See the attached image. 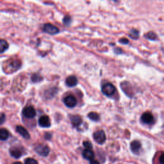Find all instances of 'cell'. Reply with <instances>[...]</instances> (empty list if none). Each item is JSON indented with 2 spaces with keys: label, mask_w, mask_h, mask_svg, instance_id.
Wrapping results in <instances>:
<instances>
[{
  "label": "cell",
  "mask_w": 164,
  "mask_h": 164,
  "mask_svg": "<svg viewBox=\"0 0 164 164\" xmlns=\"http://www.w3.org/2000/svg\"><path fill=\"white\" fill-rule=\"evenodd\" d=\"M102 91L103 94H105L107 96L110 97L115 94L116 91V89L112 83H108L103 85Z\"/></svg>",
  "instance_id": "obj_1"
},
{
  "label": "cell",
  "mask_w": 164,
  "mask_h": 164,
  "mask_svg": "<svg viewBox=\"0 0 164 164\" xmlns=\"http://www.w3.org/2000/svg\"><path fill=\"white\" fill-rule=\"evenodd\" d=\"M35 150L36 151V152L38 154L41 156H42V157H46L49 153V147L47 146L42 144L37 145L35 147Z\"/></svg>",
  "instance_id": "obj_2"
},
{
  "label": "cell",
  "mask_w": 164,
  "mask_h": 164,
  "mask_svg": "<svg viewBox=\"0 0 164 164\" xmlns=\"http://www.w3.org/2000/svg\"><path fill=\"white\" fill-rule=\"evenodd\" d=\"M94 139L96 142L99 144H103L106 141V135L103 130H99L96 132L94 133Z\"/></svg>",
  "instance_id": "obj_3"
},
{
  "label": "cell",
  "mask_w": 164,
  "mask_h": 164,
  "mask_svg": "<svg viewBox=\"0 0 164 164\" xmlns=\"http://www.w3.org/2000/svg\"><path fill=\"white\" fill-rule=\"evenodd\" d=\"M64 103L69 108H73L77 104V100L72 95H68L64 99Z\"/></svg>",
  "instance_id": "obj_4"
},
{
  "label": "cell",
  "mask_w": 164,
  "mask_h": 164,
  "mask_svg": "<svg viewBox=\"0 0 164 164\" xmlns=\"http://www.w3.org/2000/svg\"><path fill=\"white\" fill-rule=\"evenodd\" d=\"M44 31L50 35H55L59 32V29L54 25L47 23L44 25Z\"/></svg>",
  "instance_id": "obj_5"
},
{
  "label": "cell",
  "mask_w": 164,
  "mask_h": 164,
  "mask_svg": "<svg viewBox=\"0 0 164 164\" xmlns=\"http://www.w3.org/2000/svg\"><path fill=\"white\" fill-rule=\"evenodd\" d=\"M22 114L28 119H32L35 116L36 112L33 107H27L23 109Z\"/></svg>",
  "instance_id": "obj_6"
},
{
  "label": "cell",
  "mask_w": 164,
  "mask_h": 164,
  "mask_svg": "<svg viewBox=\"0 0 164 164\" xmlns=\"http://www.w3.org/2000/svg\"><path fill=\"white\" fill-rule=\"evenodd\" d=\"M141 121L147 124H152L154 122V117L150 112H145L141 116Z\"/></svg>",
  "instance_id": "obj_7"
},
{
  "label": "cell",
  "mask_w": 164,
  "mask_h": 164,
  "mask_svg": "<svg viewBox=\"0 0 164 164\" xmlns=\"http://www.w3.org/2000/svg\"><path fill=\"white\" fill-rule=\"evenodd\" d=\"M24 153V151L22 150L19 147H13L10 149V155L16 158H20Z\"/></svg>",
  "instance_id": "obj_8"
},
{
  "label": "cell",
  "mask_w": 164,
  "mask_h": 164,
  "mask_svg": "<svg viewBox=\"0 0 164 164\" xmlns=\"http://www.w3.org/2000/svg\"><path fill=\"white\" fill-rule=\"evenodd\" d=\"M39 124L40 127L42 128H49L51 126V121L47 116H42L39 119Z\"/></svg>",
  "instance_id": "obj_9"
},
{
  "label": "cell",
  "mask_w": 164,
  "mask_h": 164,
  "mask_svg": "<svg viewBox=\"0 0 164 164\" xmlns=\"http://www.w3.org/2000/svg\"><path fill=\"white\" fill-rule=\"evenodd\" d=\"M141 144L138 141H133L130 144V148L133 153L138 154L141 149Z\"/></svg>",
  "instance_id": "obj_10"
},
{
  "label": "cell",
  "mask_w": 164,
  "mask_h": 164,
  "mask_svg": "<svg viewBox=\"0 0 164 164\" xmlns=\"http://www.w3.org/2000/svg\"><path fill=\"white\" fill-rule=\"evenodd\" d=\"M16 131L24 138H25V139H30V135L26 129H25L24 127H21V126H17Z\"/></svg>",
  "instance_id": "obj_11"
},
{
  "label": "cell",
  "mask_w": 164,
  "mask_h": 164,
  "mask_svg": "<svg viewBox=\"0 0 164 164\" xmlns=\"http://www.w3.org/2000/svg\"><path fill=\"white\" fill-rule=\"evenodd\" d=\"M82 155L85 159L91 161L94 159V153L91 149H84L82 152Z\"/></svg>",
  "instance_id": "obj_12"
},
{
  "label": "cell",
  "mask_w": 164,
  "mask_h": 164,
  "mask_svg": "<svg viewBox=\"0 0 164 164\" xmlns=\"http://www.w3.org/2000/svg\"><path fill=\"white\" fill-rule=\"evenodd\" d=\"M71 121L74 127H78L82 123V117L78 115H73L71 116Z\"/></svg>",
  "instance_id": "obj_13"
},
{
  "label": "cell",
  "mask_w": 164,
  "mask_h": 164,
  "mask_svg": "<svg viewBox=\"0 0 164 164\" xmlns=\"http://www.w3.org/2000/svg\"><path fill=\"white\" fill-rule=\"evenodd\" d=\"M66 83L68 87H72L77 85L78 83V80L77 77H74V76H70L66 80Z\"/></svg>",
  "instance_id": "obj_14"
},
{
  "label": "cell",
  "mask_w": 164,
  "mask_h": 164,
  "mask_svg": "<svg viewBox=\"0 0 164 164\" xmlns=\"http://www.w3.org/2000/svg\"><path fill=\"white\" fill-rule=\"evenodd\" d=\"M8 137L9 133L6 129L2 128L0 130V139H1V141H6Z\"/></svg>",
  "instance_id": "obj_15"
},
{
  "label": "cell",
  "mask_w": 164,
  "mask_h": 164,
  "mask_svg": "<svg viewBox=\"0 0 164 164\" xmlns=\"http://www.w3.org/2000/svg\"><path fill=\"white\" fill-rule=\"evenodd\" d=\"M8 48V44L5 40H1L0 41V52L3 53Z\"/></svg>",
  "instance_id": "obj_16"
},
{
  "label": "cell",
  "mask_w": 164,
  "mask_h": 164,
  "mask_svg": "<svg viewBox=\"0 0 164 164\" xmlns=\"http://www.w3.org/2000/svg\"><path fill=\"white\" fill-rule=\"evenodd\" d=\"M88 117L93 121H97L100 119L99 115L96 112H90L89 114H88Z\"/></svg>",
  "instance_id": "obj_17"
},
{
  "label": "cell",
  "mask_w": 164,
  "mask_h": 164,
  "mask_svg": "<svg viewBox=\"0 0 164 164\" xmlns=\"http://www.w3.org/2000/svg\"><path fill=\"white\" fill-rule=\"evenodd\" d=\"M145 37L147 39L151 40V41H155L157 39V35L153 32H149L145 35Z\"/></svg>",
  "instance_id": "obj_18"
},
{
  "label": "cell",
  "mask_w": 164,
  "mask_h": 164,
  "mask_svg": "<svg viewBox=\"0 0 164 164\" xmlns=\"http://www.w3.org/2000/svg\"><path fill=\"white\" fill-rule=\"evenodd\" d=\"M138 36H139V32L137 30H132L130 31V37L133 39H138Z\"/></svg>",
  "instance_id": "obj_19"
},
{
  "label": "cell",
  "mask_w": 164,
  "mask_h": 164,
  "mask_svg": "<svg viewBox=\"0 0 164 164\" xmlns=\"http://www.w3.org/2000/svg\"><path fill=\"white\" fill-rule=\"evenodd\" d=\"M32 80L34 82H39L42 80V77L39 74H33L32 77Z\"/></svg>",
  "instance_id": "obj_20"
},
{
  "label": "cell",
  "mask_w": 164,
  "mask_h": 164,
  "mask_svg": "<svg viewBox=\"0 0 164 164\" xmlns=\"http://www.w3.org/2000/svg\"><path fill=\"white\" fill-rule=\"evenodd\" d=\"M63 22H64V24L65 25H66V26H69V25H70V24L71 22V17L69 16H65L64 19H63Z\"/></svg>",
  "instance_id": "obj_21"
},
{
  "label": "cell",
  "mask_w": 164,
  "mask_h": 164,
  "mask_svg": "<svg viewBox=\"0 0 164 164\" xmlns=\"http://www.w3.org/2000/svg\"><path fill=\"white\" fill-rule=\"evenodd\" d=\"M25 164H38V162L37 160H35L33 158H27L24 161Z\"/></svg>",
  "instance_id": "obj_22"
},
{
  "label": "cell",
  "mask_w": 164,
  "mask_h": 164,
  "mask_svg": "<svg viewBox=\"0 0 164 164\" xmlns=\"http://www.w3.org/2000/svg\"><path fill=\"white\" fill-rule=\"evenodd\" d=\"M83 146L87 149H92V144L90 142H89V141L83 142Z\"/></svg>",
  "instance_id": "obj_23"
},
{
  "label": "cell",
  "mask_w": 164,
  "mask_h": 164,
  "mask_svg": "<svg viewBox=\"0 0 164 164\" xmlns=\"http://www.w3.org/2000/svg\"><path fill=\"white\" fill-rule=\"evenodd\" d=\"M119 42L122 44H127L129 43V41L127 39H126V38H122V39H121Z\"/></svg>",
  "instance_id": "obj_24"
},
{
  "label": "cell",
  "mask_w": 164,
  "mask_h": 164,
  "mask_svg": "<svg viewBox=\"0 0 164 164\" xmlns=\"http://www.w3.org/2000/svg\"><path fill=\"white\" fill-rule=\"evenodd\" d=\"M159 162L161 164H164V153H163L160 155V157L159 158Z\"/></svg>",
  "instance_id": "obj_25"
},
{
  "label": "cell",
  "mask_w": 164,
  "mask_h": 164,
  "mask_svg": "<svg viewBox=\"0 0 164 164\" xmlns=\"http://www.w3.org/2000/svg\"><path fill=\"white\" fill-rule=\"evenodd\" d=\"M5 120V116L4 113H2L1 114V118H0V123L2 124L4 122Z\"/></svg>",
  "instance_id": "obj_26"
},
{
  "label": "cell",
  "mask_w": 164,
  "mask_h": 164,
  "mask_svg": "<svg viewBox=\"0 0 164 164\" xmlns=\"http://www.w3.org/2000/svg\"><path fill=\"white\" fill-rule=\"evenodd\" d=\"M90 164H100V163L97 160H96L95 159H93L92 160H91L90 162Z\"/></svg>",
  "instance_id": "obj_27"
},
{
  "label": "cell",
  "mask_w": 164,
  "mask_h": 164,
  "mask_svg": "<svg viewBox=\"0 0 164 164\" xmlns=\"http://www.w3.org/2000/svg\"><path fill=\"white\" fill-rule=\"evenodd\" d=\"M52 137V135L51 134H49V133H46L45 134V138H46V139H49L50 138Z\"/></svg>",
  "instance_id": "obj_28"
},
{
  "label": "cell",
  "mask_w": 164,
  "mask_h": 164,
  "mask_svg": "<svg viewBox=\"0 0 164 164\" xmlns=\"http://www.w3.org/2000/svg\"><path fill=\"white\" fill-rule=\"evenodd\" d=\"M12 164H22L21 162H14V163H12Z\"/></svg>",
  "instance_id": "obj_29"
}]
</instances>
